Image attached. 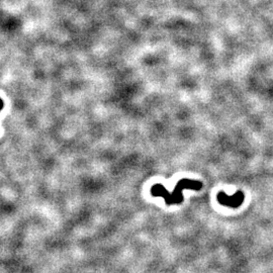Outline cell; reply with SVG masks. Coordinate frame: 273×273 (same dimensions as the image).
<instances>
[{"label":"cell","instance_id":"cell-2","mask_svg":"<svg viewBox=\"0 0 273 273\" xmlns=\"http://www.w3.org/2000/svg\"><path fill=\"white\" fill-rule=\"evenodd\" d=\"M216 199L224 206L237 208L242 204V202L244 200V193L242 191H237L234 195L230 196L226 192L221 191V192H218Z\"/></svg>","mask_w":273,"mask_h":273},{"label":"cell","instance_id":"cell-1","mask_svg":"<svg viewBox=\"0 0 273 273\" xmlns=\"http://www.w3.org/2000/svg\"><path fill=\"white\" fill-rule=\"evenodd\" d=\"M202 187V183L198 180H190V179H181L176 184L174 190L169 192L165 189L162 184H155L151 188V193L153 196L163 197L167 205L177 204L183 201V190H200Z\"/></svg>","mask_w":273,"mask_h":273}]
</instances>
